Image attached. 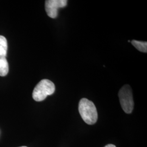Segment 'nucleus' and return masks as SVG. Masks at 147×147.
Here are the masks:
<instances>
[{
    "instance_id": "1a4fd4ad",
    "label": "nucleus",
    "mask_w": 147,
    "mask_h": 147,
    "mask_svg": "<svg viewBox=\"0 0 147 147\" xmlns=\"http://www.w3.org/2000/svg\"><path fill=\"white\" fill-rule=\"evenodd\" d=\"M25 147V146H23V147Z\"/></svg>"
},
{
    "instance_id": "0eeeda50",
    "label": "nucleus",
    "mask_w": 147,
    "mask_h": 147,
    "mask_svg": "<svg viewBox=\"0 0 147 147\" xmlns=\"http://www.w3.org/2000/svg\"><path fill=\"white\" fill-rule=\"evenodd\" d=\"M132 44L136 48L138 51L142 53L147 52V42H140L137 40H132Z\"/></svg>"
},
{
    "instance_id": "20e7f679",
    "label": "nucleus",
    "mask_w": 147,
    "mask_h": 147,
    "mask_svg": "<svg viewBox=\"0 0 147 147\" xmlns=\"http://www.w3.org/2000/svg\"><path fill=\"white\" fill-rule=\"evenodd\" d=\"M66 0H47L45 1V10L47 16L51 18H56L58 16L59 8H64L67 5Z\"/></svg>"
},
{
    "instance_id": "6e6552de",
    "label": "nucleus",
    "mask_w": 147,
    "mask_h": 147,
    "mask_svg": "<svg viewBox=\"0 0 147 147\" xmlns=\"http://www.w3.org/2000/svg\"><path fill=\"white\" fill-rule=\"evenodd\" d=\"M104 147H116V146H115V145H113V144H107V145H106V146H105Z\"/></svg>"
},
{
    "instance_id": "7ed1b4c3",
    "label": "nucleus",
    "mask_w": 147,
    "mask_h": 147,
    "mask_svg": "<svg viewBox=\"0 0 147 147\" xmlns=\"http://www.w3.org/2000/svg\"><path fill=\"white\" fill-rule=\"evenodd\" d=\"M118 96L122 109L126 113H131L134 109V102L130 86L127 84L124 86L120 89Z\"/></svg>"
},
{
    "instance_id": "f03ea898",
    "label": "nucleus",
    "mask_w": 147,
    "mask_h": 147,
    "mask_svg": "<svg viewBox=\"0 0 147 147\" xmlns=\"http://www.w3.org/2000/svg\"><path fill=\"white\" fill-rule=\"evenodd\" d=\"M55 91V86L52 81L47 79L41 80L33 90L32 97L36 101L45 100L48 95H51Z\"/></svg>"
},
{
    "instance_id": "39448f33",
    "label": "nucleus",
    "mask_w": 147,
    "mask_h": 147,
    "mask_svg": "<svg viewBox=\"0 0 147 147\" xmlns=\"http://www.w3.org/2000/svg\"><path fill=\"white\" fill-rule=\"evenodd\" d=\"M8 49L7 40L5 37L0 36V58L5 57Z\"/></svg>"
},
{
    "instance_id": "423d86ee",
    "label": "nucleus",
    "mask_w": 147,
    "mask_h": 147,
    "mask_svg": "<svg viewBox=\"0 0 147 147\" xmlns=\"http://www.w3.org/2000/svg\"><path fill=\"white\" fill-rule=\"evenodd\" d=\"M9 71L8 63L5 57L0 58V76H5Z\"/></svg>"
},
{
    "instance_id": "f257e3e1",
    "label": "nucleus",
    "mask_w": 147,
    "mask_h": 147,
    "mask_svg": "<svg viewBox=\"0 0 147 147\" xmlns=\"http://www.w3.org/2000/svg\"><path fill=\"white\" fill-rule=\"evenodd\" d=\"M79 111L82 119L87 124L93 125L96 122L98 112L92 101L82 98L79 102Z\"/></svg>"
}]
</instances>
